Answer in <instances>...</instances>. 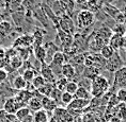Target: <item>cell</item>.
<instances>
[{
    "label": "cell",
    "instance_id": "f546056e",
    "mask_svg": "<svg viewBox=\"0 0 126 122\" xmlns=\"http://www.w3.org/2000/svg\"><path fill=\"white\" fill-rule=\"evenodd\" d=\"M53 88H55V84H52V83H46L45 85H43L41 88L37 89V91H39L43 97H50Z\"/></svg>",
    "mask_w": 126,
    "mask_h": 122
},
{
    "label": "cell",
    "instance_id": "5bb4252c",
    "mask_svg": "<svg viewBox=\"0 0 126 122\" xmlns=\"http://www.w3.org/2000/svg\"><path fill=\"white\" fill-rule=\"evenodd\" d=\"M81 73H82V78H84V79H87V80H90L91 82H92L97 77L100 76V70L93 66L92 67H84Z\"/></svg>",
    "mask_w": 126,
    "mask_h": 122
},
{
    "label": "cell",
    "instance_id": "b9f144b4",
    "mask_svg": "<svg viewBox=\"0 0 126 122\" xmlns=\"http://www.w3.org/2000/svg\"><path fill=\"white\" fill-rule=\"evenodd\" d=\"M9 78V72L4 68H0V83H4Z\"/></svg>",
    "mask_w": 126,
    "mask_h": 122
},
{
    "label": "cell",
    "instance_id": "d6986e66",
    "mask_svg": "<svg viewBox=\"0 0 126 122\" xmlns=\"http://www.w3.org/2000/svg\"><path fill=\"white\" fill-rule=\"evenodd\" d=\"M28 86H29V83L25 81L23 76L15 77L14 80L12 81V87H13L15 90H17V91H21V90L27 89Z\"/></svg>",
    "mask_w": 126,
    "mask_h": 122
},
{
    "label": "cell",
    "instance_id": "681fc988",
    "mask_svg": "<svg viewBox=\"0 0 126 122\" xmlns=\"http://www.w3.org/2000/svg\"><path fill=\"white\" fill-rule=\"evenodd\" d=\"M14 122H21V121H18V120H15Z\"/></svg>",
    "mask_w": 126,
    "mask_h": 122
},
{
    "label": "cell",
    "instance_id": "ab89813d",
    "mask_svg": "<svg viewBox=\"0 0 126 122\" xmlns=\"http://www.w3.org/2000/svg\"><path fill=\"white\" fill-rule=\"evenodd\" d=\"M116 96V99H118V101L120 103H124L126 104V89H119L118 91L115 93Z\"/></svg>",
    "mask_w": 126,
    "mask_h": 122
},
{
    "label": "cell",
    "instance_id": "603a6c76",
    "mask_svg": "<svg viewBox=\"0 0 126 122\" xmlns=\"http://www.w3.org/2000/svg\"><path fill=\"white\" fill-rule=\"evenodd\" d=\"M12 30V24L7 20L0 21V39L5 38Z\"/></svg>",
    "mask_w": 126,
    "mask_h": 122
},
{
    "label": "cell",
    "instance_id": "52a82bcc",
    "mask_svg": "<svg viewBox=\"0 0 126 122\" xmlns=\"http://www.w3.org/2000/svg\"><path fill=\"white\" fill-rule=\"evenodd\" d=\"M106 44V40L103 38V37L98 36L97 34L94 33L93 34V37L91 38L90 40V44H89V49L92 51L93 53H98L100 51V49L103 48Z\"/></svg>",
    "mask_w": 126,
    "mask_h": 122
},
{
    "label": "cell",
    "instance_id": "1f68e13d",
    "mask_svg": "<svg viewBox=\"0 0 126 122\" xmlns=\"http://www.w3.org/2000/svg\"><path fill=\"white\" fill-rule=\"evenodd\" d=\"M29 115H31V111L27 107V106H25V107H20L16 111V114H15V117H16V119H17L18 121H23L24 119H26Z\"/></svg>",
    "mask_w": 126,
    "mask_h": 122
},
{
    "label": "cell",
    "instance_id": "8992f818",
    "mask_svg": "<svg viewBox=\"0 0 126 122\" xmlns=\"http://www.w3.org/2000/svg\"><path fill=\"white\" fill-rule=\"evenodd\" d=\"M33 46V36L29 34H25V35L19 36L18 38L15 39L13 44V48L15 49H23V48H29Z\"/></svg>",
    "mask_w": 126,
    "mask_h": 122
},
{
    "label": "cell",
    "instance_id": "3957f363",
    "mask_svg": "<svg viewBox=\"0 0 126 122\" xmlns=\"http://www.w3.org/2000/svg\"><path fill=\"white\" fill-rule=\"evenodd\" d=\"M124 66V61L122 59V57L120 56L119 52H115L111 58L107 59V64L105 69L108 71V72L114 73L116 70H119L120 68H122Z\"/></svg>",
    "mask_w": 126,
    "mask_h": 122
},
{
    "label": "cell",
    "instance_id": "8d00e7d4",
    "mask_svg": "<svg viewBox=\"0 0 126 122\" xmlns=\"http://www.w3.org/2000/svg\"><path fill=\"white\" fill-rule=\"evenodd\" d=\"M67 83H68V80H66L65 78H63V77H60V78H58V79L56 80L55 87L57 89H59L60 91L63 92L65 90V87H66Z\"/></svg>",
    "mask_w": 126,
    "mask_h": 122
},
{
    "label": "cell",
    "instance_id": "d6a6232c",
    "mask_svg": "<svg viewBox=\"0 0 126 122\" xmlns=\"http://www.w3.org/2000/svg\"><path fill=\"white\" fill-rule=\"evenodd\" d=\"M74 100V96L68 93L66 91H63L61 95V99H60V102L63 105V107H67L68 105L72 103V101Z\"/></svg>",
    "mask_w": 126,
    "mask_h": 122
},
{
    "label": "cell",
    "instance_id": "836d02e7",
    "mask_svg": "<svg viewBox=\"0 0 126 122\" xmlns=\"http://www.w3.org/2000/svg\"><path fill=\"white\" fill-rule=\"evenodd\" d=\"M47 82L45 81V79L41 76V74H39V76H36L35 78L33 79V81L31 82V85H32V88L34 90H37L39 88H41L43 85H45Z\"/></svg>",
    "mask_w": 126,
    "mask_h": 122
},
{
    "label": "cell",
    "instance_id": "8fae6325",
    "mask_svg": "<svg viewBox=\"0 0 126 122\" xmlns=\"http://www.w3.org/2000/svg\"><path fill=\"white\" fill-rule=\"evenodd\" d=\"M32 98V91L28 89L21 90V91H18L16 96H14V99L16 100V102L20 105V107H25L27 106L29 100Z\"/></svg>",
    "mask_w": 126,
    "mask_h": 122
},
{
    "label": "cell",
    "instance_id": "cb8c5ba5",
    "mask_svg": "<svg viewBox=\"0 0 126 122\" xmlns=\"http://www.w3.org/2000/svg\"><path fill=\"white\" fill-rule=\"evenodd\" d=\"M58 1L62 4V7L64 8L66 14L72 17V13H73L75 11V9H76V3L74 2V0H58Z\"/></svg>",
    "mask_w": 126,
    "mask_h": 122
},
{
    "label": "cell",
    "instance_id": "e0dca14e",
    "mask_svg": "<svg viewBox=\"0 0 126 122\" xmlns=\"http://www.w3.org/2000/svg\"><path fill=\"white\" fill-rule=\"evenodd\" d=\"M33 54L35 56L36 61L40 62V64L46 63V56H47V51L45 46H37L33 48Z\"/></svg>",
    "mask_w": 126,
    "mask_h": 122
},
{
    "label": "cell",
    "instance_id": "c3c4849f",
    "mask_svg": "<svg viewBox=\"0 0 126 122\" xmlns=\"http://www.w3.org/2000/svg\"><path fill=\"white\" fill-rule=\"evenodd\" d=\"M122 50L126 52V36L123 37V43H122Z\"/></svg>",
    "mask_w": 126,
    "mask_h": 122
},
{
    "label": "cell",
    "instance_id": "7bdbcfd3",
    "mask_svg": "<svg viewBox=\"0 0 126 122\" xmlns=\"http://www.w3.org/2000/svg\"><path fill=\"white\" fill-rule=\"evenodd\" d=\"M0 58H7V50L3 47H0Z\"/></svg>",
    "mask_w": 126,
    "mask_h": 122
},
{
    "label": "cell",
    "instance_id": "4dcf8cb0",
    "mask_svg": "<svg viewBox=\"0 0 126 122\" xmlns=\"http://www.w3.org/2000/svg\"><path fill=\"white\" fill-rule=\"evenodd\" d=\"M99 53H100V55H102L104 58L109 59V58H111L112 56H113V54L115 53V51L108 45V44H107V45H105L102 49H100Z\"/></svg>",
    "mask_w": 126,
    "mask_h": 122
},
{
    "label": "cell",
    "instance_id": "9a60e30c",
    "mask_svg": "<svg viewBox=\"0 0 126 122\" xmlns=\"http://www.w3.org/2000/svg\"><path fill=\"white\" fill-rule=\"evenodd\" d=\"M42 107L44 111H46L48 114H51L52 115V111L56 109L57 106L58 105V103L56 101H53L51 98H49V97H43L42 98Z\"/></svg>",
    "mask_w": 126,
    "mask_h": 122
},
{
    "label": "cell",
    "instance_id": "d590c367",
    "mask_svg": "<svg viewBox=\"0 0 126 122\" xmlns=\"http://www.w3.org/2000/svg\"><path fill=\"white\" fill-rule=\"evenodd\" d=\"M23 64H24V61L18 55H15L9 59V65L12 66V68H14V69H19L23 66Z\"/></svg>",
    "mask_w": 126,
    "mask_h": 122
},
{
    "label": "cell",
    "instance_id": "d4e9b609",
    "mask_svg": "<svg viewBox=\"0 0 126 122\" xmlns=\"http://www.w3.org/2000/svg\"><path fill=\"white\" fill-rule=\"evenodd\" d=\"M42 100H40V99H37L35 98V97H32L30 100H29V102H28V104H27V107L30 109L31 111H33V112H35L37 111H41V109H43L42 107Z\"/></svg>",
    "mask_w": 126,
    "mask_h": 122
},
{
    "label": "cell",
    "instance_id": "60d3db41",
    "mask_svg": "<svg viewBox=\"0 0 126 122\" xmlns=\"http://www.w3.org/2000/svg\"><path fill=\"white\" fill-rule=\"evenodd\" d=\"M61 95H62V91H60L59 89H57L56 87L53 88L52 90V92H51V95H50L49 98H51L53 101H56L57 103H58V105H59V102H60V99H61Z\"/></svg>",
    "mask_w": 126,
    "mask_h": 122
},
{
    "label": "cell",
    "instance_id": "5b68a950",
    "mask_svg": "<svg viewBox=\"0 0 126 122\" xmlns=\"http://www.w3.org/2000/svg\"><path fill=\"white\" fill-rule=\"evenodd\" d=\"M89 104H90V100H81V99L74 98L72 103L66 108L71 112H82L83 109L88 108Z\"/></svg>",
    "mask_w": 126,
    "mask_h": 122
},
{
    "label": "cell",
    "instance_id": "bcb514c9",
    "mask_svg": "<svg viewBox=\"0 0 126 122\" xmlns=\"http://www.w3.org/2000/svg\"><path fill=\"white\" fill-rule=\"evenodd\" d=\"M100 1H102V3L104 5V4H112L115 0H100Z\"/></svg>",
    "mask_w": 126,
    "mask_h": 122
},
{
    "label": "cell",
    "instance_id": "9c48e42d",
    "mask_svg": "<svg viewBox=\"0 0 126 122\" xmlns=\"http://www.w3.org/2000/svg\"><path fill=\"white\" fill-rule=\"evenodd\" d=\"M61 74H62V77L65 78L66 80H68V81H74V79L77 77L76 67L73 66L71 63L66 62V63H65L62 66Z\"/></svg>",
    "mask_w": 126,
    "mask_h": 122
},
{
    "label": "cell",
    "instance_id": "484cf974",
    "mask_svg": "<svg viewBox=\"0 0 126 122\" xmlns=\"http://www.w3.org/2000/svg\"><path fill=\"white\" fill-rule=\"evenodd\" d=\"M74 98L81 99V100H91L92 99V96H91V93H90V90L83 88V87L78 86V89H77V91L75 92Z\"/></svg>",
    "mask_w": 126,
    "mask_h": 122
},
{
    "label": "cell",
    "instance_id": "f6af8a7d",
    "mask_svg": "<svg viewBox=\"0 0 126 122\" xmlns=\"http://www.w3.org/2000/svg\"><path fill=\"white\" fill-rule=\"evenodd\" d=\"M21 122H33V114L29 115L26 119H24V120L21 121Z\"/></svg>",
    "mask_w": 126,
    "mask_h": 122
},
{
    "label": "cell",
    "instance_id": "277c9868",
    "mask_svg": "<svg viewBox=\"0 0 126 122\" xmlns=\"http://www.w3.org/2000/svg\"><path fill=\"white\" fill-rule=\"evenodd\" d=\"M113 74H114L113 88L126 89V66H123L122 68H120Z\"/></svg>",
    "mask_w": 126,
    "mask_h": 122
},
{
    "label": "cell",
    "instance_id": "83f0119b",
    "mask_svg": "<svg viewBox=\"0 0 126 122\" xmlns=\"http://www.w3.org/2000/svg\"><path fill=\"white\" fill-rule=\"evenodd\" d=\"M93 82L96 83L97 85H98L105 92H108L109 91V89H110V83L108 82V80H107L105 77L102 76V74H100L99 77H97L96 79L93 81Z\"/></svg>",
    "mask_w": 126,
    "mask_h": 122
},
{
    "label": "cell",
    "instance_id": "74e56055",
    "mask_svg": "<svg viewBox=\"0 0 126 122\" xmlns=\"http://www.w3.org/2000/svg\"><path fill=\"white\" fill-rule=\"evenodd\" d=\"M111 30L113 34H116V35H120V36H125L126 34V27L125 24H122V23H116Z\"/></svg>",
    "mask_w": 126,
    "mask_h": 122
},
{
    "label": "cell",
    "instance_id": "ffe728a7",
    "mask_svg": "<svg viewBox=\"0 0 126 122\" xmlns=\"http://www.w3.org/2000/svg\"><path fill=\"white\" fill-rule=\"evenodd\" d=\"M92 61H93V67L97 68V69H104L106 67L107 59L104 58L100 53H92Z\"/></svg>",
    "mask_w": 126,
    "mask_h": 122
},
{
    "label": "cell",
    "instance_id": "ac0fdd59",
    "mask_svg": "<svg viewBox=\"0 0 126 122\" xmlns=\"http://www.w3.org/2000/svg\"><path fill=\"white\" fill-rule=\"evenodd\" d=\"M123 37L124 36H120L116 34H112L111 37L108 40V45L114 50L115 52H119L122 49V43H123Z\"/></svg>",
    "mask_w": 126,
    "mask_h": 122
},
{
    "label": "cell",
    "instance_id": "7a4b0ae2",
    "mask_svg": "<svg viewBox=\"0 0 126 122\" xmlns=\"http://www.w3.org/2000/svg\"><path fill=\"white\" fill-rule=\"evenodd\" d=\"M58 29L63 31L64 33H67L70 35H74L76 32V23L74 22L73 18L68 16L67 14L59 17L58 21Z\"/></svg>",
    "mask_w": 126,
    "mask_h": 122
},
{
    "label": "cell",
    "instance_id": "f35d334b",
    "mask_svg": "<svg viewBox=\"0 0 126 122\" xmlns=\"http://www.w3.org/2000/svg\"><path fill=\"white\" fill-rule=\"evenodd\" d=\"M78 89V84L77 82H75V81H68L66 87H65V90L64 91H66L68 93H71V95H75V92L77 91Z\"/></svg>",
    "mask_w": 126,
    "mask_h": 122
},
{
    "label": "cell",
    "instance_id": "7c38bea8",
    "mask_svg": "<svg viewBox=\"0 0 126 122\" xmlns=\"http://www.w3.org/2000/svg\"><path fill=\"white\" fill-rule=\"evenodd\" d=\"M19 108H20V105L16 102L14 97L8 98L3 103V106H2V109H4V111L10 115H15Z\"/></svg>",
    "mask_w": 126,
    "mask_h": 122
},
{
    "label": "cell",
    "instance_id": "4316f807",
    "mask_svg": "<svg viewBox=\"0 0 126 122\" xmlns=\"http://www.w3.org/2000/svg\"><path fill=\"white\" fill-rule=\"evenodd\" d=\"M50 9H51V11L55 13V15L57 17H61V16H63V15H65L66 14V12H65V10H64V8L62 7V4L60 3V2L58 1V0H55V2L50 5L49 7Z\"/></svg>",
    "mask_w": 126,
    "mask_h": 122
},
{
    "label": "cell",
    "instance_id": "816d5d0a",
    "mask_svg": "<svg viewBox=\"0 0 126 122\" xmlns=\"http://www.w3.org/2000/svg\"><path fill=\"white\" fill-rule=\"evenodd\" d=\"M0 109H1V108H0Z\"/></svg>",
    "mask_w": 126,
    "mask_h": 122
},
{
    "label": "cell",
    "instance_id": "44dd1931",
    "mask_svg": "<svg viewBox=\"0 0 126 122\" xmlns=\"http://www.w3.org/2000/svg\"><path fill=\"white\" fill-rule=\"evenodd\" d=\"M65 63H66V56H65L64 52H62V51H57L55 54H53L52 59H51V63H50V64L56 65V66L62 67Z\"/></svg>",
    "mask_w": 126,
    "mask_h": 122
},
{
    "label": "cell",
    "instance_id": "30bf717a",
    "mask_svg": "<svg viewBox=\"0 0 126 122\" xmlns=\"http://www.w3.org/2000/svg\"><path fill=\"white\" fill-rule=\"evenodd\" d=\"M40 70H41V76H42L44 79H45V81H46L47 83L55 84L57 78H56L55 74H53L51 68H50V66H49L48 64H46V63L41 64Z\"/></svg>",
    "mask_w": 126,
    "mask_h": 122
},
{
    "label": "cell",
    "instance_id": "7402d4cb",
    "mask_svg": "<svg viewBox=\"0 0 126 122\" xmlns=\"http://www.w3.org/2000/svg\"><path fill=\"white\" fill-rule=\"evenodd\" d=\"M51 114H48L46 111L41 109L35 112H33V122H48Z\"/></svg>",
    "mask_w": 126,
    "mask_h": 122
},
{
    "label": "cell",
    "instance_id": "f907efd6",
    "mask_svg": "<svg viewBox=\"0 0 126 122\" xmlns=\"http://www.w3.org/2000/svg\"><path fill=\"white\" fill-rule=\"evenodd\" d=\"M0 12H1V9H0Z\"/></svg>",
    "mask_w": 126,
    "mask_h": 122
},
{
    "label": "cell",
    "instance_id": "6da1fadb",
    "mask_svg": "<svg viewBox=\"0 0 126 122\" xmlns=\"http://www.w3.org/2000/svg\"><path fill=\"white\" fill-rule=\"evenodd\" d=\"M95 21V14L89 10H81L76 17V27L79 29H87Z\"/></svg>",
    "mask_w": 126,
    "mask_h": 122
},
{
    "label": "cell",
    "instance_id": "f1b7e54d",
    "mask_svg": "<svg viewBox=\"0 0 126 122\" xmlns=\"http://www.w3.org/2000/svg\"><path fill=\"white\" fill-rule=\"evenodd\" d=\"M23 78L25 79V81L28 83H31L33 81V79L36 77V70L35 68H27V69L24 70L23 72Z\"/></svg>",
    "mask_w": 126,
    "mask_h": 122
},
{
    "label": "cell",
    "instance_id": "ba28073f",
    "mask_svg": "<svg viewBox=\"0 0 126 122\" xmlns=\"http://www.w3.org/2000/svg\"><path fill=\"white\" fill-rule=\"evenodd\" d=\"M57 38H59L60 43H61V46L64 48V51H66V50L70 49L72 47V45H73V43H74L73 35L64 33L61 30L57 31Z\"/></svg>",
    "mask_w": 126,
    "mask_h": 122
},
{
    "label": "cell",
    "instance_id": "e575fe53",
    "mask_svg": "<svg viewBox=\"0 0 126 122\" xmlns=\"http://www.w3.org/2000/svg\"><path fill=\"white\" fill-rule=\"evenodd\" d=\"M15 120H17L15 115H10L4 109H0V122H14Z\"/></svg>",
    "mask_w": 126,
    "mask_h": 122
},
{
    "label": "cell",
    "instance_id": "2e32d148",
    "mask_svg": "<svg viewBox=\"0 0 126 122\" xmlns=\"http://www.w3.org/2000/svg\"><path fill=\"white\" fill-rule=\"evenodd\" d=\"M102 11L104 12V14L108 15L109 17H111L112 19H116V17L121 14V11L118 7L112 4H104L102 7Z\"/></svg>",
    "mask_w": 126,
    "mask_h": 122
},
{
    "label": "cell",
    "instance_id": "4fadbf2b",
    "mask_svg": "<svg viewBox=\"0 0 126 122\" xmlns=\"http://www.w3.org/2000/svg\"><path fill=\"white\" fill-rule=\"evenodd\" d=\"M4 8L12 13H21L25 10L23 0H4Z\"/></svg>",
    "mask_w": 126,
    "mask_h": 122
},
{
    "label": "cell",
    "instance_id": "7dc6e473",
    "mask_svg": "<svg viewBox=\"0 0 126 122\" xmlns=\"http://www.w3.org/2000/svg\"><path fill=\"white\" fill-rule=\"evenodd\" d=\"M48 122H61L59 120L57 117H55V116H50V118H49V121Z\"/></svg>",
    "mask_w": 126,
    "mask_h": 122
},
{
    "label": "cell",
    "instance_id": "ee69618b",
    "mask_svg": "<svg viewBox=\"0 0 126 122\" xmlns=\"http://www.w3.org/2000/svg\"><path fill=\"white\" fill-rule=\"evenodd\" d=\"M89 0H74V2L78 5H86Z\"/></svg>",
    "mask_w": 126,
    "mask_h": 122
}]
</instances>
